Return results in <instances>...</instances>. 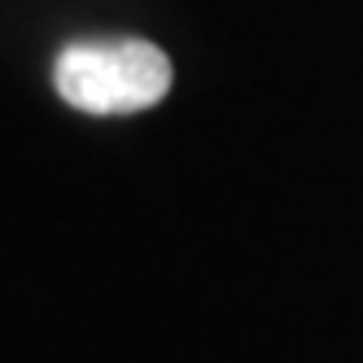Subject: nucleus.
I'll return each instance as SVG.
<instances>
[{"label": "nucleus", "instance_id": "nucleus-1", "mask_svg": "<svg viewBox=\"0 0 363 363\" xmlns=\"http://www.w3.org/2000/svg\"><path fill=\"white\" fill-rule=\"evenodd\" d=\"M53 84L66 106L84 114H136L171 92V62L149 40L96 35L62 48Z\"/></svg>", "mask_w": 363, "mask_h": 363}]
</instances>
